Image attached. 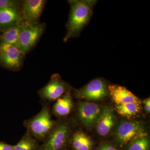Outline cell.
Here are the masks:
<instances>
[{"instance_id": "obj_13", "label": "cell", "mask_w": 150, "mask_h": 150, "mask_svg": "<svg viewBox=\"0 0 150 150\" xmlns=\"http://www.w3.org/2000/svg\"><path fill=\"white\" fill-rule=\"evenodd\" d=\"M114 125V116L112 110L108 107L101 110L96 122L97 131L100 136L104 137L109 133Z\"/></svg>"}, {"instance_id": "obj_19", "label": "cell", "mask_w": 150, "mask_h": 150, "mask_svg": "<svg viewBox=\"0 0 150 150\" xmlns=\"http://www.w3.org/2000/svg\"><path fill=\"white\" fill-rule=\"evenodd\" d=\"M150 143L147 136L139 137L131 142L128 150H149Z\"/></svg>"}, {"instance_id": "obj_22", "label": "cell", "mask_w": 150, "mask_h": 150, "mask_svg": "<svg viewBox=\"0 0 150 150\" xmlns=\"http://www.w3.org/2000/svg\"><path fill=\"white\" fill-rule=\"evenodd\" d=\"M98 150H117L112 146V145L109 144H104L100 146L99 149Z\"/></svg>"}, {"instance_id": "obj_1", "label": "cell", "mask_w": 150, "mask_h": 150, "mask_svg": "<svg viewBox=\"0 0 150 150\" xmlns=\"http://www.w3.org/2000/svg\"><path fill=\"white\" fill-rule=\"evenodd\" d=\"M70 6L69 19L67 24V33L64 41L70 38L78 37L84 27L91 18L95 1L71 0L68 1Z\"/></svg>"}, {"instance_id": "obj_5", "label": "cell", "mask_w": 150, "mask_h": 150, "mask_svg": "<svg viewBox=\"0 0 150 150\" xmlns=\"http://www.w3.org/2000/svg\"><path fill=\"white\" fill-rule=\"evenodd\" d=\"M70 128L67 122L55 126L37 150H62L68 142Z\"/></svg>"}, {"instance_id": "obj_17", "label": "cell", "mask_w": 150, "mask_h": 150, "mask_svg": "<svg viewBox=\"0 0 150 150\" xmlns=\"http://www.w3.org/2000/svg\"><path fill=\"white\" fill-rule=\"evenodd\" d=\"M141 104L135 103H126L115 105V110L118 114L126 117H131L140 112Z\"/></svg>"}, {"instance_id": "obj_6", "label": "cell", "mask_w": 150, "mask_h": 150, "mask_svg": "<svg viewBox=\"0 0 150 150\" xmlns=\"http://www.w3.org/2000/svg\"><path fill=\"white\" fill-rule=\"evenodd\" d=\"M70 87L58 74L51 76L48 83L38 91V94L43 101L48 102L57 100L64 94L70 92Z\"/></svg>"}, {"instance_id": "obj_2", "label": "cell", "mask_w": 150, "mask_h": 150, "mask_svg": "<svg viewBox=\"0 0 150 150\" xmlns=\"http://www.w3.org/2000/svg\"><path fill=\"white\" fill-rule=\"evenodd\" d=\"M27 132L37 141H43L56 126L50 108L44 105L39 113L23 123Z\"/></svg>"}, {"instance_id": "obj_14", "label": "cell", "mask_w": 150, "mask_h": 150, "mask_svg": "<svg viewBox=\"0 0 150 150\" xmlns=\"http://www.w3.org/2000/svg\"><path fill=\"white\" fill-rule=\"evenodd\" d=\"M73 106L70 91L68 92L57 100L53 106V112L57 116H65L69 114Z\"/></svg>"}, {"instance_id": "obj_10", "label": "cell", "mask_w": 150, "mask_h": 150, "mask_svg": "<svg viewBox=\"0 0 150 150\" xmlns=\"http://www.w3.org/2000/svg\"><path fill=\"white\" fill-rule=\"evenodd\" d=\"M101 108L96 103L88 102H80L78 104L79 117L86 127L92 128L98 119Z\"/></svg>"}, {"instance_id": "obj_8", "label": "cell", "mask_w": 150, "mask_h": 150, "mask_svg": "<svg viewBox=\"0 0 150 150\" xmlns=\"http://www.w3.org/2000/svg\"><path fill=\"white\" fill-rule=\"evenodd\" d=\"M108 88L104 81L97 79L92 81L82 88L75 91L77 98L87 100H98L107 94Z\"/></svg>"}, {"instance_id": "obj_7", "label": "cell", "mask_w": 150, "mask_h": 150, "mask_svg": "<svg viewBox=\"0 0 150 150\" xmlns=\"http://www.w3.org/2000/svg\"><path fill=\"white\" fill-rule=\"evenodd\" d=\"M146 136L147 134L143 124L138 121H123L120 123L116 131L117 142L121 146Z\"/></svg>"}, {"instance_id": "obj_11", "label": "cell", "mask_w": 150, "mask_h": 150, "mask_svg": "<svg viewBox=\"0 0 150 150\" xmlns=\"http://www.w3.org/2000/svg\"><path fill=\"white\" fill-rule=\"evenodd\" d=\"M108 89L115 104L131 102L141 104L139 98L124 87L111 85L108 86Z\"/></svg>"}, {"instance_id": "obj_21", "label": "cell", "mask_w": 150, "mask_h": 150, "mask_svg": "<svg viewBox=\"0 0 150 150\" xmlns=\"http://www.w3.org/2000/svg\"><path fill=\"white\" fill-rule=\"evenodd\" d=\"M0 150H13V145L4 142H0Z\"/></svg>"}, {"instance_id": "obj_18", "label": "cell", "mask_w": 150, "mask_h": 150, "mask_svg": "<svg viewBox=\"0 0 150 150\" xmlns=\"http://www.w3.org/2000/svg\"><path fill=\"white\" fill-rule=\"evenodd\" d=\"M38 146L37 140L26 132L16 144L13 145V150H37Z\"/></svg>"}, {"instance_id": "obj_3", "label": "cell", "mask_w": 150, "mask_h": 150, "mask_svg": "<svg viewBox=\"0 0 150 150\" xmlns=\"http://www.w3.org/2000/svg\"><path fill=\"white\" fill-rule=\"evenodd\" d=\"M46 27L44 22L30 24L23 22L20 33L18 48L25 54L32 51L45 32Z\"/></svg>"}, {"instance_id": "obj_9", "label": "cell", "mask_w": 150, "mask_h": 150, "mask_svg": "<svg viewBox=\"0 0 150 150\" xmlns=\"http://www.w3.org/2000/svg\"><path fill=\"white\" fill-rule=\"evenodd\" d=\"M46 2L45 0L22 1L21 12L23 21L30 24L39 23Z\"/></svg>"}, {"instance_id": "obj_24", "label": "cell", "mask_w": 150, "mask_h": 150, "mask_svg": "<svg viewBox=\"0 0 150 150\" xmlns=\"http://www.w3.org/2000/svg\"></svg>"}, {"instance_id": "obj_12", "label": "cell", "mask_w": 150, "mask_h": 150, "mask_svg": "<svg viewBox=\"0 0 150 150\" xmlns=\"http://www.w3.org/2000/svg\"><path fill=\"white\" fill-rule=\"evenodd\" d=\"M23 22L21 10L13 8L0 10V32Z\"/></svg>"}, {"instance_id": "obj_15", "label": "cell", "mask_w": 150, "mask_h": 150, "mask_svg": "<svg viewBox=\"0 0 150 150\" xmlns=\"http://www.w3.org/2000/svg\"><path fill=\"white\" fill-rule=\"evenodd\" d=\"M23 23L1 32V34L0 35V43L8 44L18 48L20 33Z\"/></svg>"}, {"instance_id": "obj_4", "label": "cell", "mask_w": 150, "mask_h": 150, "mask_svg": "<svg viewBox=\"0 0 150 150\" xmlns=\"http://www.w3.org/2000/svg\"><path fill=\"white\" fill-rule=\"evenodd\" d=\"M26 54L11 45L0 43V66L6 69L18 71L24 64Z\"/></svg>"}, {"instance_id": "obj_16", "label": "cell", "mask_w": 150, "mask_h": 150, "mask_svg": "<svg viewBox=\"0 0 150 150\" xmlns=\"http://www.w3.org/2000/svg\"><path fill=\"white\" fill-rule=\"evenodd\" d=\"M71 144L74 150H91L93 146L90 138L81 131L73 135Z\"/></svg>"}, {"instance_id": "obj_23", "label": "cell", "mask_w": 150, "mask_h": 150, "mask_svg": "<svg viewBox=\"0 0 150 150\" xmlns=\"http://www.w3.org/2000/svg\"><path fill=\"white\" fill-rule=\"evenodd\" d=\"M144 108L146 112L150 113V99L149 98L144 101Z\"/></svg>"}, {"instance_id": "obj_20", "label": "cell", "mask_w": 150, "mask_h": 150, "mask_svg": "<svg viewBox=\"0 0 150 150\" xmlns=\"http://www.w3.org/2000/svg\"><path fill=\"white\" fill-rule=\"evenodd\" d=\"M22 1L17 0H0V10L6 8L21 10Z\"/></svg>"}]
</instances>
